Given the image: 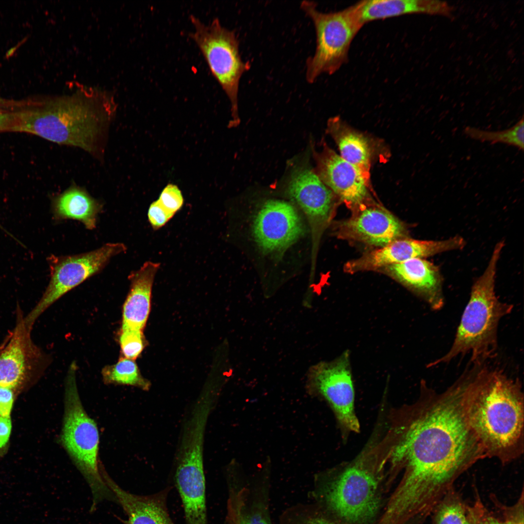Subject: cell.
<instances>
[{"label": "cell", "mask_w": 524, "mask_h": 524, "mask_svg": "<svg viewBox=\"0 0 524 524\" xmlns=\"http://www.w3.org/2000/svg\"><path fill=\"white\" fill-rule=\"evenodd\" d=\"M473 377L466 372L441 393L423 382L418 400L394 414L383 443L388 482L403 472L386 506L396 518L423 520L461 474L486 458L466 415Z\"/></svg>", "instance_id": "obj_1"}, {"label": "cell", "mask_w": 524, "mask_h": 524, "mask_svg": "<svg viewBox=\"0 0 524 524\" xmlns=\"http://www.w3.org/2000/svg\"><path fill=\"white\" fill-rule=\"evenodd\" d=\"M117 105L112 93L77 85L69 93L22 99L8 132H24L103 156Z\"/></svg>", "instance_id": "obj_2"}, {"label": "cell", "mask_w": 524, "mask_h": 524, "mask_svg": "<svg viewBox=\"0 0 524 524\" xmlns=\"http://www.w3.org/2000/svg\"><path fill=\"white\" fill-rule=\"evenodd\" d=\"M477 365L466 400L468 421L486 458L506 464L524 448V394L518 380Z\"/></svg>", "instance_id": "obj_3"}, {"label": "cell", "mask_w": 524, "mask_h": 524, "mask_svg": "<svg viewBox=\"0 0 524 524\" xmlns=\"http://www.w3.org/2000/svg\"><path fill=\"white\" fill-rule=\"evenodd\" d=\"M504 245L502 241L497 243L485 270L473 284L451 347L430 366L469 353L473 363H483L495 353L499 323L513 308L512 305L501 302L495 292L497 266Z\"/></svg>", "instance_id": "obj_4"}, {"label": "cell", "mask_w": 524, "mask_h": 524, "mask_svg": "<svg viewBox=\"0 0 524 524\" xmlns=\"http://www.w3.org/2000/svg\"><path fill=\"white\" fill-rule=\"evenodd\" d=\"M379 442L340 466L323 489L327 507L347 524H368L381 504L385 467Z\"/></svg>", "instance_id": "obj_5"}, {"label": "cell", "mask_w": 524, "mask_h": 524, "mask_svg": "<svg viewBox=\"0 0 524 524\" xmlns=\"http://www.w3.org/2000/svg\"><path fill=\"white\" fill-rule=\"evenodd\" d=\"M75 362L66 376L65 412L60 442L88 483L93 495L91 511L104 499L116 501L105 482L99 465V433L95 421L82 404L76 385Z\"/></svg>", "instance_id": "obj_6"}, {"label": "cell", "mask_w": 524, "mask_h": 524, "mask_svg": "<svg viewBox=\"0 0 524 524\" xmlns=\"http://www.w3.org/2000/svg\"><path fill=\"white\" fill-rule=\"evenodd\" d=\"M317 5L310 0L300 3V8L312 21L316 33L315 51L306 63V78L310 83L323 74H334L347 62L351 44L363 26L353 5L328 13L319 11Z\"/></svg>", "instance_id": "obj_7"}, {"label": "cell", "mask_w": 524, "mask_h": 524, "mask_svg": "<svg viewBox=\"0 0 524 524\" xmlns=\"http://www.w3.org/2000/svg\"><path fill=\"white\" fill-rule=\"evenodd\" d=\"M190 21L194 31L189 35L230 101L232 119L229 127H236L240 122L238 103L240 81L250 65L242 59L235 32L224 27L217 17L205 24L191 15Z\"/></svg>", "instance_id": "obj_8"}, {"label": "cell", "mask_w": 524, "mask_h": 524, "mask_svg": "<svg viewBox=\"0 0 524 524\" xmlns=\"http://www.w3.org/2000/svg\"><path fill=\"white\" fill-rule=\"evenodd\" d=\"M126 249L123 243H108L88 252L49 257L48 261L50 269V281L38 303L24 317L27 327L32 329L38 317L54 302L100 272L112 257L125 252Z\"/></svg>", "instance_id": "obj_9"}, {"label": "cell", "mask_w": 524, "mask_h": 524, "mask_svg": "<svg viewBox=\"0 0 524 524\" xmlns=\"http://www.w3.org/2000/svg\"><path fill=\"white\" fill-rule=\"evenodd\" d=\"M350 358L346 350L334 360L316 365L311 373V384L329 404L344 434L360 431Z\"/></svg>", "instance_id": "obj_10"}, {"label": "cell", "mask_w": 524, "mask_h": 524, "mask_svg": "<svg viewBox=\"0 0 524 524\" xmlns=\"http://www.w3.org/2000/svg\"><path fill=\"white\" fill-rule=\"evenodd\" d=\"M14 328L0 345V387L15 390L43 369L45 357L33 343L19 307Z\"/></svg>", "instance_id": "obj_11"}, {"label": "cell", "mask_w": 524, "mask_h": 524, "mask_svg": "<svg viewBox=\"0 0 524 524\" xmlns=\"http://www.w3.org/2000/svg\"><path fill=\"white\" fill-rule=\"evenodd\" d=\"M305 230L296 209L280 200L265 202L254 220L255 240L265 254L284 252L303 235Z\"/></svg>", "instance_id": "obj_12"}, {"label": "cell", "mask_w": 524, "mask_h": 524, "mask_svg": "<svg viewBox=\"0 0 524 524\" xmlns=\"http://www.w3.org/2000/svg\"><path fill=\"white\" fill-rule=\"evenodd\" d=\"M287 190L307 218L314 247L331 219L334 195L307 164L293 169Z\"/></svg>", "instance_id": "obj_13"}, {"label": "cell", "mask_w": 524, "mask_h": 524, "mask_svg": "<svg viewBox=\"0 0 524 524\" xmlns=\"http://www.w3.org/2000/svg\"><path fill=\"white\" fill-rule=\"evenodd\" d=\"M465 244V240L458 235L439 241L418 240L405 237L348 262L344 269L346 272L354 273L382 269L413 258H424L446 251L461 249Z\"/></svg>", "instance_id": "obj_14"}, {"label": "cell", "mask_w": 524, "mask_h": 524, "mask_svg": "<svg viewBox=\"0 0 524 524\" xmlns=\"http://www.w3.org/2000/svg\"><path fill=\"white\" fill-rule=\"evenodd\" d=\"M313 156L315 173L334 194L355 209L365 204L368 196L369 176L326 145L322 151H314Z\"/></svg>", "instance_id": "obj_15"}, {"label": "cell", "mask_w": 524, "mask_h": 524, "mask_svg": "<svg viewBox=\"0 0 524 524\" xmlns=\"http://www.w3.org/2000/svg\"><path fill=\"white\" fill-rule=\"evenodd\" d=\"M338 226L336 233L341 238L382 247L407 234L403 224L384 208L365 204Z\"/></svg>", "instance_id": "obj_16"}, {"label": "cell", "mask_w": 524, "mask_h": 524, "mask_svg": "<svg viewBox=\"0 0 524 524\" xmlns=\"http://www.w3.org/2000/svg\"><path fill=\"white\" fill-rule=\"evenodd\" d=\"M382 269L425 300L432 309L439 310L443 306L442 277L434 263L417 258Z\"/></svg>", "instance_id": "obj_17"}, {"label": "cell", "mask_w": 524, "mask_h": 524, "mask_svg": "<svg viewBox=\"0 0 524 524\" xmlns=\"http://www.w3.org/2000/svg\"><path fill=\"white\" fill-rule=\"evenodd\" d=\"M101 474L127 515L124 524H175L167 506L168 489L148 495L134 494L119 487L103 469Z\"/></svg>", "instance_id": "obj_18"}, {"label": "cell", "mask_w": 524, "mask_h": 524, "mask_svg": "<svg viewBox=\"0 0 524 524\" xmlns=\"http://www.w3.org/2000/svg\"><path fill=\"white\" fill-rule=\"evenodd\" d=\"M160 263L145 262L128 276L130 289L123 306L120 329L143 331L151 306L152 288Z\"/></svg>", "instance_id": "obj_19"}, {"label": "cell", "mask_w": 524, "mask_h": 524, "mask_svg": "<svg viewBox=\"0 0 524 524\" xmlns=\"http://www.w3.org/2000/svg\"><path fill=\"white\" fill-rule=\"evenodd\" d=\"M360 23L410 14L451 16L453 8L446 2L431 0H365L354 4Z\"/></svg>", "instance_id": "obj_20"}, {"label": "cell", "mask_w": 524, "mask_h": 524, "mask_svg": "<svg viewBox=\"0 0 524 524\" xmlns=\"http://www.w3.org/2000/svg\"><path fill=\"white\" fill-rule=\"evenodd\" d=\"M52 211L54 219H67L81 222L87 229L96 228L98 214L102 205L92 197L84 188L73 184L52 199Z\"/></svg>", "instance_id": "obj_21"}, {"label": "cell", "mask_w": 524, "mask_h": 524, "mask_svg": "<svg viewBox=\"0 0 524 524\" xmlns=\"http://www.w3.org/2000/svg\"><path fill=\"white\" fill-rule=\"evenodd\" d=\"M328 131L338 146L340 156L369 177L371 150L367 139L343 126L337 118L329 120Z\"/></svg>", "instance_id": "obj_22"}, {"label": "cell", "mask_w": 524, "mask_h": 524, "mask_svg": "<svg viewBox=\"0 0 524 524\" xmlns=\"http://www.w3.org/2000/svg\"><path fill=\"white\" fill-rule=\"evenodd\" d=\"M101 374L106 384L132 386L146 391L150 388L149 382L142 377L135 360L124 357L116 363L105 366Z\"/></svg>", "instance_id": "obj_23"}, {"label": "cell", "mask_w": 524, "mask_h": 524, "mask_svg": "<svg viewBox=\"0 0 524 524\" xmlns=\"http://www.w3.org/2000/svg\"><path fill=\"white\" fill-rule=\"evenodd\" d=\"M524 117L512 127L500 131H488L466 127L463 133L471 139L491 144L502 143L524 149Z\"/></svg>", "instance_id": "obj_24"}, {"label": "cell", "mask_w": 524, "mask_h": 524, "mask_svg": "<svg viewBox=\"0 0 524 524\" xmlns=\"http://www.w3.org/2000/svg\"><path fill=\"white\" fill-rule=\"evenodd\" d=\"M433 524H472L468 507L452 491L447 492L434 508Z\"/></svg>", "instance_id": "obj_25"}, {"label": "cell", "mask_w": 524, "mask_h": 524, "mask_svg": "<svg viewBox=\"0 0 524 524\" xmlns=\"http://www.w3.org/2000/svg\"><path fill=\"white\" fill-rule=\"evenodd\" d=\"M119 343L123 357L135 360L145 346L143 331L120 329Z\"/></svg>", "instance_id": "obj_26"}, {"label": "cell", "mask_w": 524, "mask_h": 524, "mask_svg": "<svg viewBox=\"0 0 524 524\" xmlns=\"http://www.w3.org/2000/svg\"><path fill=\"white\" fill-rule=\"evenodd\" d=\"M157 200L164 209L174 215L182 207L184 201L179 187L172 183L168 184L164 188Z\"/></svg>", "instance_id": "obj_27"}, {"label": "cell", "mask_w": 524, "mask_h": 524, "mask_svg": "<svg viewBox=\"0 0 524 524\" xmlns=\"http://www.w3.org/2000/svg\"><path fill=\"white\" fill-rule=\"evenodd\" d=\"M472 524H514L504 518L501 520L490 514L478 499L472 507H468Z\"/></svg>", "instance_id": "obj_28"}, {"label": "cell", "mask_w": 524, "mask_h": 524, "mask_svg": "<svg viewBox=\"0 0 524 524\" xmlns=\"http://www.w3.org/2000/svg\"><path fill=\"white\" fill-rule=\"evenodd\" d=\"M229 515L233 524H269L266 516L261 511L244 515L237 505L230 508Z\"/></svg>", "instance_id": "obj_29"}, {"label": "cell", "mask_w": 524, "mask_h": 524, "mask_svg": "<svg viewBox=\"0 0 524 524\" xmlns=\"http://www.w3.org/2000/svg\"><path fill=\"white\" fill-rule=\"evenodd\" d=\"M173 216L164 209L157 200L150 204L147 213L148 221L154 230L165 225Z\"/></svg>", "instance_id": "obj_30"}, {"label": "cell", "mask_w": 524, "mask_h": 524, "mask_svg": "<svg viewBox=\"0 0 524 524\" xmlns=\"http://www.w3.org/2000/svg\"><path fill=\"white\" fill-rule=\"evenodd\" d=\"M17 102L18 100L6 99L0 97V133L8 132L10 121Z\"/></svg>", "instance_id": "obj_31"}, {"label": "cell", "mask_w": 524, "mask_h": 524, "mask_svg": "<svg viewBox=\"0 0 524 524\" xmlns=\"http://www.w3.org/2000/svg\"><path fill=\"white\" fill-rule=\"evenodd\" d=\"M14 391L0 387V416H10L14 401Z\"/></svg>", "instance_id": "obj_32"}, {"label": "cell", "mask_w": 524, "mask_h": 524, "mask_svg": "<svg viewBox=\"0 0 524 524\" xmlns=\"http://www.w3.org/2000/svg\"><path fill=\"white\" fill-rule=\"evenodd\" d=\"M11 428L10 416H0V448L4 446L8 442Z\"/></svg>", "instance_id": "obj_33"}, {"label": "cell", "mask_w": 524, "mask_h": 524, "mask_svg": "<svg viewBox=\"0 0 524 524\" xmlns=\"http://www.w3.org/2000/svg\"><path fill=\"white\" fill-rule=\"evenodd\" d=\"M300 524H336L319 514L310 515L304 518Z\"/></svg>", "instance_id": "obj_34"}]
</instances>
